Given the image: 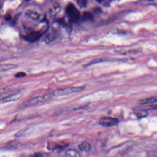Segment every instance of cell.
Here are the masks:
<instances>
[{"instance_id": "cell-1", "label": "cell", "mask_w": 157, "mask_h": 157, "mask_svg": "<svg viewBox=\"0 0 157 157\" xmlns=\"http://www.w3.org/2000/svg\"><path fill=\"white\" fill-rule=\"evenodd\" d=\"M83 87H76L67 88L63 89H56L51 93L52 96H67L72 93L82 91L84 89Z\"/></svg>"}, {"instance_id": "cell-2", "label": "cell", "mask_w": 157, "mask_h": 157, "mask_svg": "<svg viewBox=\"0 0 157 157\" xmlns=\"http://www.w3.org/2000/svg\"><path fill=\"white\" fill-rule=\"evenodd\" d=\"M52 97L51 93L43 96H38L36 97L32 98L30 100L25 102L23 104H22L21 106L22 107H27L31 106H35L46 102Z\"/></svg>"}, {"instance_id": "cell-3", "label": "cell", "mask_w": 157, "mask_h": 157, "mask_svg": "<svg viewBox=\"0 0 157 157\" xmlns=\"http://www.w3.org/2000/svg\"><path fill=\"white\" fill-rule=\"evenodd\" d=\"M67 15L72 22L77 21L80 19V14L79 11L72 3H69L66 9Z\"/></svg>"}, {"instance_id": "cell-4", "label": "cell", "mask_w": 157, "mask_h": 157, "mask_svg": "<svg viewBox=\"0 0 157 157\" xmlns=\"http://www.w3.org/2000/svg\"><path fill=\"white\" fill-rule=\"evenodd\" d=\"M118 119L113 118L106 117L101 118L99 121V124L104 127H110L117 125Z\"/></svg>"}, {"instance_id": "cell-5", "label": "cell", "mask_w": 157, "mask_h": 157, "mask_svg": "<svg viewBox=\"0 0 157 157\" xmlns=\"http://www.w3.org/2000/svg\"><path fill=\"white\" fill-rule=\"evenodd\" d=\"M42 33L38 31H33L23 36L24 40L30 42H34L41 37Z\"/></svg>"}, {"instance_id": "cell-6", "label": "cell", "mask_w": 157, "mask_h": 157, "mask_svg": "<svg viewBox=\"0 0 157 157\" xmlns=\"http://www.w3.org/2000/svg\"><path fill=\"white\" fill-rule=\"evenodd\" d=\"M134 113V115L139 118H144L147 117L148 115L147 110L144 107H137L133 109Z\"/></svg>"}, {"instance_id": "cell-7", "label": "cell", "mask_w": 157, "mask_h": 157, "mask_svg": "<svg viewBox=\"0 0 157 157\" xmlns=\"http://www.w3.org/2000/svg\"><path fill=\"white\" fill-rule=\"evenodd\" d=\"M22 96V93H16L14 94L7 96L6 97L3 98L1 100V102L5 103L9 102H14L19 100Z\"/></svg>"}, {"instance_id": "cell-8", "label": "cell", "mask_w": 157, "mask_h": 157, "mask_svg": "<svg viewBox=\"0 0 157 157\" xmlns=\"http://www.w3.org/2000/svg\"><path fill=\"white\" fill-rule=\"evenodd\" d=\"M156 102H157V96H154L140 100L138 102V104L141 105H145L153 104Z\"/></svg>"}, {"instance_id": "cell-9", "label": "cell", "mask_w": 157, "mask_h": 157, "mask_svg": "<svg viewBox=\"0 0 157 157\" xmlns=\"http://www.w3.org/2000/svg\"><path fill=\"white\" fill-rule=\"evenodd\" d=\"M79 148L83 152H88L91 150V144L87 141H83L79 145Z\"/></svg>"}, {"instance_id": "cell-10", "label": "cell", "mask_w": 157, "mask_h": 157, "mask_svg": "<svg viewBox=\"0 0 157 157\" xmlns=\"http://www.w3.org/2000/svg\"><path fill=\"white\" fill-rule=\"evenodd\" d=\"M17 67V66L13 64H7L1 65V72H3L9 71V70H12Z\"/></svg>"}, {"instance_id": "cell-11", "label": "cell", "mask_w": 157, "mask_h": 157, "mask_svg": "<svg viewBox=\"0 0 157 157\" xmlns=\"http://www.w3.org/2000/svg\"><path fill=\"white\" fill-rule=\"evenodd\" d=\"M66 156L67 157H80V154L79 152L75 149H68L66 152Z\"/></svg>"}, {"instance_id": "cell-12", "label": "cell", "mask_w": 157, "mask_h": 157, "mask_svg": "<svg viewBox=\"0 0 157 157\" xmlns=\"http://www.w3.org/2000/svg\"><path fill=\"white\" fill-rule=\"evenodd\" d=\"M83 19L85 21H92L93 20V15L91 12H85L83 13L82 16Z\"/></svg>"}, {"instance_id": "cell-13", "label": "cell", "mask_w": 157, "mask_h": 157, "mask_svg": "<svg viewBox=\"0 0 157 157\" xmlns=\"http://www.w3.org/2000/svg\"><path fill=\"white\" fill-rule=\"evenodd\" d=\"M77 1L80 7L82 8L86 7L87 4V0H77Z\"/></svg>"}, {"instance_id": "cell-14", "label": "cell", "mask_w": 157, "mask_h": 157, "mask_svg": "<svg viewBox=\"0 0 157 157\" xmlns=\"http://www.w3.org/2000/svg\"><path fill=\"white\" fill-rule=\"evenodd\" d=\"M26 75V74L24 72H20L19 73H17L15 75V77L16 78H21V77H25V76Z\"/></svg>"}, {"instance_id": "cell-15", "label": "cell", "mask_w": 157, "mask_h": 157, "mask_svg": "<svg viewBox=\"0 0 157 157\" xmlns=\"http://www.w3.org/2000/svg\"><path fill=\"white\" fill-rule=\"evenodd\" d=\"M4 18L5 19V20H6L7 21H9L12 19V17L10 15H9V14H7V15H5V17H4Z\"/></svg>"}, {"instance_id": "cell-16", "label": "cell", "mask_w": 157, "mask_h": 157, "mask_svg": "<svg viewBox=\"0 0 157 157\" xmlns=\"http://www.w3.org/2000/svg\"><path fill=\"white\" fill-rule=\"evenodd\" d=\"M99 3H101V2H102L103 0H96Z\"/></svg>"}, {"instance_id": "cell-17", "label": "cell", "mask_w": 157, "mask_h": 157, "mask_svg": "<svg viewBox=\"0 0 157 157\" xmlns=\"http://www.w3.org/2000/svg\"><path fill=\"white\" fill-rule=\"evenodd\" d=\"M25 1H30L31 0H25Z\"/></svg>"}]
</instances>
